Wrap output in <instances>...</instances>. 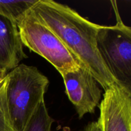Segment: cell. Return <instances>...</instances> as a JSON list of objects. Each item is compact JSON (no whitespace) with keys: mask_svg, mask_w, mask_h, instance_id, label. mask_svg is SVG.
Masks as SVG:
<instances>
[{"mask_svg":"<svg viewBox=\"0 0 131 131\" xmlns=\"http://www.w3.org/2000/svg\"><path fill=\"white\" fill-rule=\"evenodd\" d=\"M30 12L60 38L104 91L122 85L107 70L97 50L96 37L100 25L67 5L51 0H38Z\"/></svg>","mask_w":131,"mask_h":131,"instance_id":"cell-1","label":"cell"},{"mask_svg":"<svg viewBox=\"0 0 131 131\" xmlns=\"http://www.w3.org/2000/svg\"><path fill=\"white\" fill-rule=\"evenodd\" d=\"M6 96L9 116L16 131H23L41 102L49 81L36 67L19 64L6 74Z\"/></svg>","mask_w":131,"mask_h":131,"instance_id":"cell-2","label":"cell"},{"mask_svg":"<svg viewBox=\"0 0 131 131\" xmlns=\"http://www.w3.org/2000/svg\"><path fill=\"white\" fill-rule=\"evenodd\" d=\"M116 1L114 26H101L96 45L102 61L111 75L122 85L131 90V28L123 23Z\"/></svg>","mask_w":131,"mask_h":131,"instance_id":"cell-3","label":"cell"},{"mask_svg":"<svg viewBox=\"0 0 131 131\" xmlns=\"http://www.w3.org/2000/svg\"><path fill=\"white\" fill-rule=\"evenodd\" d=\"M17 27L23 46L46 59L61 75L83 65L30 10L18 23Z\"/></svg>","mask_w":131,"mask_h":131,"instance_id":"cell-4","label":"cell"},{"mask_svg":"<svg viewBox=\"0 0 131 131\" xmlns=\"http://www.w3.org/2000/svg\"><path fill=\"white\" fill-rule=\"evenodd\" d=\"M69 99L73 104L79 118L93 113L99 106L102 91L98 83L83 65L61 75Z\"/></svg>","mask_w":131,"mask_h":131,"instance_id":"cell-5","label":"cell"},{"mask_svg":"<svg viewBox=\"0 0 131 131\" xmlns=\"http://www.w3.org/2000/svg\"><path fill=\"white\" fill-rule=\"evenodd\" d=\"M99 106L101 131L131 130V90L122 85L106 90Z\"/></svg>","mask_w":131,"mask_h":131,"instance_id":"cell-6","label":"cell"},{"mask_svg":"<svg viewBox=\"0 0 131 131\" xmlns=\"http://www.w3.org/2000/svg\"><path fill=\"white\" fill-rule=\"evenodd\" d=\"M27 58L17 24L0 15V68L12 70Z\"/></svg>","mask_w":131,"mask_h":131,"instance_id":"cell-7","label":"cell"},{"mask_svg":"<svg viewBox=\"0 0 131 131\" xmlns=\"http://www.w3.org/2000/svg\"><path fill=\"white\" fill-rule=\"evenodd\" d=\"M38 0L0 1V15L18 24Z\"/></svg>","mask_w":131,"mask_h":131,"instance_id":"cell-8","label":"cell"},{"mask_svg":"<svg viewBox=\"0 0 131 131\" xmlns=\"http://www.w3.org/2000/svg\"><path fill=\"white\" fill-rule=\"evenodd\" d=\"M54 120L49 115L45 101L40 102L23 131H51Z\"/></svg>","mask_w":131,"mask_h":131,"instance_id":"cell-9","label":"cell"},{"mask_svg":"<svg viewBox=\"0 0 131 131\" xmlns=\"http://www.w3.org/2000/svg\"><path fill=\"white\" fill-rule=\"evenodd\" d=\"M6 80L0 89V131H16L12 124L9 116L6 102Z\"/></svg>","mask_w":131,"mask_h":131,"instance_id":"cell-10","label":"cell"},{"mask_svg":"<svg viewBox=\"0 0 131 131\" xmlns=\"http://www.w3.org/2000/svg\"><path fill=\"white\" fill-rule=\"evenodd\" d=\"M83 131H101L97 122H92L87 124Z\"/></svg>","mask_w":131,"mask_h":131,"instance_id":"cell-11","label":"cell"},{"mask_svg":"<svg viewBox=\"0 0 131 131\" xmlns=\"http://www.w3.org/2000/svg\"><path fill=\"white\" fill-rule=\"evenodd\" d=\"M6 74H7V71H6V70H3V69L0 68V81H2L3 79L5 78V77L6 75Z\"/></svg>","mask_w":131,"mask_h":131,"instance_id":"cell-12","label":"cell"}]
</instances>
